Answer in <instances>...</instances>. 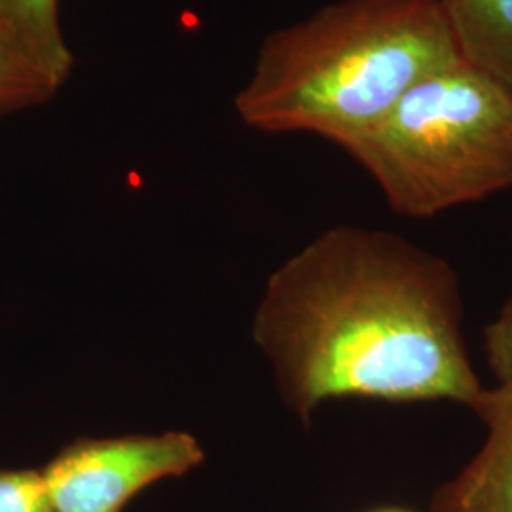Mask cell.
I'll return each instance as SVG.
<instances>
[{
  "label": "cell",
  "instance_id": "cell-1",
  "mask_svg": "<svg viewBox=\"0 0 512 512\" xmlns=\"http://www.w3.org/2000/svg\"><path fill=\"white\" fill-rule=\"evenodd\" d=\"M454 268L403 236L340 226L275 272L255 317L285 403L302 420L334 399L450 401L480 384Z\"/></svg>",
  "mask_w": 512,
  "mask_h": 512
},
{
  "label": "cell",
  "instance_id": "cell-2",
  "mask_svg": "<svg viewBox=\"0 0 512 512\" xmlns=\"http://www.w3.org/2000/svg\"><path fill=\"white\" fill-rule=\"evenodd\" d=\"M461 61L442 0H342L268 37L236 109L251 128L346 147Z\"/></svg>",
  "mask_w": 512,
  "mask_h": 512
},
{
  "label": "cell",
  "instance_id": "cell-3",
  "mask_svg": "<svg viewBox=\"0 0 512 512\" xmlns=\"http://www.w3.org/2000/svg\"><path fill=\"white\" fill-rule=\"evenodd\" d=\"M342 148L399 215L435 217L512 188V95L461 61Z\"/></svg>",
  "mask_w": 512,
  "mask_h": 512
},
{
  "label": "cell",
  "instance_id": "cell-4",
  "mask_svg": "<svg viewBox=\"0 0 512 512\" xmlns=\"http://www.w3.org/2000/svg\"><path fill=\"white\" fill-rule=\"evenodd\" d=\"M205 459L183 431L78 439L40 471L54 512H122L158 480L183 476Z\"/></svg>",
  "mask_w": 512,
  "mask_h": 512
},
{
  "label": "cell",
  "instance_id": "cell-5",
  "mask_svg": "<svg viewBox=\"0 0 512 512\" xmlns=\"http://www.w3.org/2000/svg\"><path fill=\"white\" fill-rule=\"evenodd\" d=\"M476 414L488 435L471 463L442 486L431 512H512V391L482 393Z\"/></svg>",
  "mask_w": 512,
  "mask_h": 512
},
{
  "label": "cell",
  "instance_id": "cell-6",
  "mask_svg": "<svg viewBox=\"0 0 512 512\" xmlns=\"http://www.w3.org/2000/svg\"><path fill=\"white\" fill-rule=\"evenodd\" d=\"M463 61L512 95V0H442Z\"/></svg>",
  "mask_w": 512,
  "mask_h": 512
},
{
  "label": "cell",
  "instance_id": "cell-7",
  "mask_svg": "<svg viewBox=\"0 0 512 512\" xmlns=\"http://www.w3.org/2000/svg\"><path fill=\"white\" fill-rule=\"evenodd\" d=\"M4 27L38 67L61 86L73 69V54L61 35L57 0H0Z\"/></svg>",
  "mask_w": 512,
  "mask_h": 512
},
{
  "label": "cell",
  "instance_id": "cell-8",
  "mask_svg": "<svg viewBox=\"0 0 512 512\" xmlns=\"http://www.w3.org/2000/svg\"><path fill=\"white\" fill-rule=\"evenodd\" d=\"M57 90L59 86L18 40L0 27V112L40 105Z\"/></svg>",
  "mask_w": 512,
  "mask_h": 512
},
{
  "label": "cell",
  "instance_id": "cell-9",
  "mask_svg": "<svg viewBox=\"0 0 512 512\" xmlns=\"http://www.w3.org/2000/svg\"><path fill=\"white\" fill-rule=\"evenodd\" d=\"M0 512H54L42 473L0 469Z\"/></svg>",
  "mask_w": 512,
  "mask_h": 512
},
{
  "label": "cell",
  "instance_id": "cell-10",
  "mask_svg": "<svg viewBox=\"0 0 512 512\" xmlns=\"http://www.w3.org/2000/svg\"><path fill=\"white\" fill-rule=\"evenodd\" d=\"M484 348L497 387L512 391V296L484 329Z\"/></svg>",
  "mask_w": 512,
  "mask_h": 512
},
{
  "label": "cell",
  "instance_id": "cell-11",
  "mask_svg": "<svg viewBox=\"0 0 512 512\" xmlns=\"http://www.w3.org/2000/svg\"><path fill=\"white\" fill-rule=\"evenodd\" d=\"M376 512H410V511H403V509H380V511Z\"/></svg>",
  "mask_w": 512,
  "mask_h": 512
},
{
  "label": "cell",
  "instance_id": "cell-12",
  "mask_svg": "<svg viewBox=\"0 0 512 512\" xmlns=\"http://www.w3.org/2000/svg\"><path fill=\"white\" fill-rule=\"evenodd\" d=\"M0 27H2V29H6V27H4V21H2V14H0ZM6 31H8V29H6ZM8 33H10V31H8ZM10 35H12V33H10Z\"/></svg>",
  "mask_w": 512,
  "mask_h": 512
}]
</instances>
